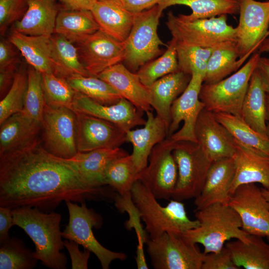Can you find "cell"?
Wrapping results in <instances>:
<instances>
[{
    "label": "cell",
    "mask_w": 269,
    "mask_h": 269,
    "mask_svg": "<svg viewBox=\"0 0 269 269\" xmlns=\"http://www.w3.org/2000/svg\"><path fill=\"white\" fill-rule=\"evenodd\" d=\"M104 187L88 183L70 159L49 152L39 138L0 156V206L34 207L50 212L63 201L113 198Z\"/></svg>",
    "instance_id": "obj_1"
},
{
    "label": "cell",
    "mask_w": 269,
    "mask_h": 269,
    "mask_svg": "<svg viewBox=\"0 0 269 269\" xmlns=\"http://www.w3.org/2000/svg\"><path fill=\"white\" fill-rule=\"evenodd\" d=\"M12 211L14 225L22 229L35 245V258L48 268L66 269L67 258L61 252L65 247L60 228L61 215L34 207H19Z\"/></svg>",
    "instance_id": "obj_2"
},
{
    "label": "cell",
    "mask_w": 269,
    "mask_h": 269,
    "mask_svg": "<svg viewBox=\"0 0 269 269\" xmlns=\"http://www.w3.org/2000/svg\"><path fill=\"white\" fill-rule=\"evenodd\" d=\"M195 216L200 225L179 235L190 243L201 244L204 254L219 252L231 239L251 241V235L242 229L239 215L228 204H212L195 210Z\"/></svg>",
    "instance_id": "obj_3"
},
{
    "label": "cell",
    "mask_w": 269,
    "mask_h": 269,
    "mask_svg": "<svg viewBox=\"0 0 269 269\" xmlns=\"http://www.w3.org/2000/svg\"><path fill=\"white\" fill-rule=\"evenodd\" d=\"M131 194L150 239H155L165 232L179 235L200 225L197 219L191 220L188 218L181 201L171 200L166 206H162L138 180L133 185Z\"/></svg>",
    "instance_id": "obj_4"
},
{
    "label": "cell",
    "mask_w": 269,
    "mask_h": 269,
    "mask_svg": "<svg viewBox=\"0 0 269 269\" xmlns=\"http://www.w3.org/2000/svg\"><path fill=\"white\" fill-rule=\"evenodd\" d=\"M261 57L255 53L241 68L224 79L203 83L199 99L205 109L212 113H225L241 117L243 102L252 75Z\"/></svg>",
    "instance_id": "obj_5"
},
{
    "label": "cell",
    "mask_w": 269,
    "mask_h": 269,
    "mask_svg": "<svg viewBox=\"0 0 269 269\" xmlns=\"http://www.w3.org/2000/svg\"><path fill=\"white\" fill-rule=\"evenodd\" d=\"M163 10L159 5L135 13L130 33L123 42L125 66L135 72L161 53L157 27Z\"/></svg>",
    "instance_id": "obj_6"
},
{
    "label": "cell",
    "mask_w": 269,
    "mask_h": 269,
    "mask_svg": "<svg viewBox=\"0 0 269 269\" xmlns=\"http://www.w3.org/2000/svg\"><path fill=\"white\" fill-rule=\"evenodd\" d=\"M227 15L191 19L187 15L167 14L166 25L177 41L204 48H213L228 40L236 41V27L227 23Z\"/></svg>",
    "instance_id": "obj_7"
},
{
    "label": "cell",
    "mask_w": 269,
    "mask_h": 269,
    "mask_svg": "<svg viewBox=\"0 0 269 269\" xmlns=\"http://www.w3.org/2000/svg\"><path fill=\"white\" fill-rule=\"evenodd\" d=\"M172 154L178 169V178L172 196L182 201L195 198L201 193L212 163L197 142L174 141Z\"/></svg>",
    "instance_id": "obj_8"
},
{
    "label": "cell",
    "mask_w": 269,
    "mask_h": 269,
    "mask_svg": "<svg viewBox=\"0 0 269 269\" xmlns=\"http://www.w3.org/2000/svg\"><path fill=\"white\" fill-rule=\"evenodd\" d=\"M65 202L69 218L68 225L62 232L63 238L74 241L82 245L84 249L94 253L103 269H109L114 260L126 259L125 254L107 249L95 237L93 228H99L102 224V219L100 215L88 208L85 202L81 203L80 205L70 201Z\"/></svg>",
    "instance_id": "obj_9"
},
{
    "label": "cell",
    "mask_w": 269,
    "mask_h": 269,
    "mask_svg": "<svg viewBox=\"0 0 269 269\" xmlns=\"http://www.w3.org/2000/svg\"><path fill=\"white\" fill-rule=\"evenodd\" d=\"M41 131L42 144L50 153L69 159L78 152L77 115L71 108L45 104Z\"/></svg>",
    "instance_id": "obj_10"
},
{
    "label": "cell",
    "mask_w": 269,
    "mask_h": 269,
    "mask_svg": "<svg viewBox=\"0 0 269 269\" xmlns=\"http://www.w3.org/2000/svg\"><path fill=\"white\" fill-rule=\"evenodd\" d=\"M145 243L154 269H201L205 254L180 235L165 232Z\"/></svg>",
    "instance_id": "obj_11"
},
{
    "label": "cell",
    "mask_w": 269,
    "mask_h": 269,
    "mask_svg": "<svg viewBox=\"0 0 269 269\" xmlns=\"http://www.w3.org/2000/svg\"><path fill=\"white\" fill-rule=\"evenodd\" d=\"M174 141L167 137L152 149L147 166L138 174V180L157 199L172 198L178 178L172 154Z\"/></svg>",
    "instance_id": "obj_12"
},
{
    "label": "cell",
    "mask_w": 269,
    "mask_h": 269,
    "mask_svg": "<svg viewBox=\"0 0 269 269\" xmlns=\"http://www.w3.org/2000/svg\"><path fill=\"white\" fill-rule=\"evenodd\" d=\"M236 43L241 65L267 37L269 30V0H239Z\"/></svg>",
    "instance_id": "obj_13"
},
{
    "label": "cell",
    "mask_w": 269,
    "mask_h": 269,
    "mask_svg": "<svg viewBox=\"0 0 269 269\" xmlns=\"http://www.w3.org/2000/svg\"><path fill=\"white\" fill-rule=\"evenodd\" d=\"M203 79L200 74L192 73L187 87L172 104L167 137L174 141L197 142L195 125L200 112L205 108L199 99Z\"/></svg>",
    "instance_id": "obj_14"
},
{
    "label": "cell",
    "mask_w": 269,
    "mask_h": 269,
    "mask_svg": "<svg viewBox=\"0 0 269 269\" xmlns=\"http://www.w3.org/2000/svg\"><path fill=\"white\" fill-rule=\"evenodd\" d=\"M228 204L239 215L244 231L250 235L269 236V202L255 183L239 186Z\"/></svg>",
    "instance_id": "obj_15"
},
{
    "label": "cell",
    "mask_w": 269,
    "mask_h": 269,
    "mask_svg": "<svg viewBox=\"0 0 269 269\" xmlns=\"http://www.w3.org/2000/svg\"><path fill=\"white\" fill-rule=\"evenodd\" d=\"M80 59L90 76L97 77L109 67L123 62V42L101 29L75 44Z\"/></svg>",
    "instance_id": "obj_16"
},
{
    "label": "cell",
    "mask_w": 269,
    "mask_h": 269,
    "mask_svg": "<svg viewBox=\"0 0 269 269\" xmlns=\"http://www.w3.org/2000/svg\"><path fill=\"white\" fill-rule=\"evenodd\" d=\"M76 113L78 152L120 147L127 142L126 132L116 124L92 115Z\"/></svg>",
    "instance_id": "obj_17"
},
{
    "label": "cell",
    "mask_w": 269,
    "mask_h": 269,
    "mask_svg": "<svg viewBox=\"0 0 269 269\" xmlns=\"http://www.w3.org/2000/svg\"><path fill=\"white\" fill-rule=\"evenodd\" d=\"M195 134L197 142L211 162L234 156L236 148L234 138L213 113L205 108L198 116Z\"/></svg>",
    "instance_id": "obj_18"
},
{
    "label": "cell",
    "mask_w": 269,
    "mask_h": 269,
    "mask_svg": "<svg viewBox=\"0 0 269 269\" xmlns=\"http://www.w3.org/2000/svg\"><path fill=\"white\" fill-rule=\"evenodd\" d=\"M75 112L92 115L114 123L126 132L138 126H144L143 113L132 103L121 98L111 105L101 104L76 92L71 108Z\"/></svg>",
    "instance_id": "obj_19"
},
{
    "label": "cell",
    "mask_w": 269,
    "mask_h": 269,
    "mask_svg": "<svg viewBox=\"0 0 269 269\" xmlns=\"http://www.w3.org/2000/svg\"><path fill=\"white\" fill-rule=\"evenodd\" d=\"M235 173L233 157L213 162L208 171L202 190L195 198V210L215 203L228 204Z\"/></svg>",
    "instance_id": "obj_20"
},
{
    "label": "cell",
    "mask_w": 269,
    "mask_h": 269,
    "mask_svg": "<svg viewBox=\"0 0 269 269\" xmlns=\"http://www.w3.org/2000/svg\"><path fill=\"white\" fill-rule=\"evenodd\" d=\"M146 112V120L143 127L126 132L127 142L133 145L131 154L137 171H142L147 165L153 148L167 137L168 129L165 123L153 112Z\"/></svg>",
    "instance_id": "obj_21"
},
{
    "label": "cell",
    "mask_w": 269,
    "mask_h": 269,
    "mask_svg": "<svg viewBox=\"0 0 269 269\" xmlns=\"http://www.w3.org/2000/svg\"><path fill=\"white\" fill-rule=\"evenodd\" d=\"M97 77L108 83L140 111L146 113L152 110L148 87L141 82L136 73L122 63L109 67Z\"/></svg>",
    "instance_id": "obj_22"
},
{
    "label": "cell",
    "mask_w": 269,
    "mask_h": 269,
    "mask_svg": "<svg viewBox=\"0 0 269 269\" xmlns=\"http://www.w3.org/2000/svg\"><path fill=\"white\" fill-rule=\"evenodd\" d=\"M235 142L236 148L233 157L235 173L230 196L239 186L249 183H259L269 190V156L250 150L236 140Z\"/></svg>",
    "instance_id": "obj_23"
},
{
    "label": "cell",
    "mask_w": 269,
    "mask_h": 269,
    "mask_svg": "<svg viewBox=\"0 0 269 269\" xmlns=\"http://www.w3.org/2000/svg\"><path fill=\"white\" fill-rule=\"evenodd\" d=\"M0 125V156L32 143L39 138L41 131V124L22 111L11 115Z\"/></svg>",
    "instance_id": "obj_24"
},
{
    "label": "cell",
    "mask_w": 269,
    "mask_h": 269,
    "mask_svg": "<svg viewBox=\"0 0 269 269\" xmlns=\"http://www.w3.org/2000/svg\"><path fill=\"white\" fill-rule=\"evenodd\" d=\"M91 11L100 29L120 41L126 40L135 13L129 11L121 0H97Z\"/></svg>",
    "instance_id": "obj_25"
},
{
    "label": "cell",
    "mask_w": 269,
    "mask_h": 269,
    "mask_svg": "<svg viewBox=\"0 0 269 269\" xmlns=\"http://www.w3.org/2000/svg\"><path fill=\"white\" fill-rule=\"evenodd\" d=\"M190 79V75L178 71L157 79L148 87L150 106L168 129L172 104L185 90Z\"/></svg>",
    "instance_id": "obj_26"
},
{
    "label": "cell",
    "mask_w": 269,
    "mask_h": 269,
    "mask_svg": "<svg viewBox=\"0 0 269 269\" xmlns=\"http://www.w3.org/2000/svg\"><path fill=\"white\" fill-rule=\"evenodd\" d=\"M128 154L124 149L101 148L88 152H78L69 158L75 164L83 179L96 187H104L105 173L110 163L114 159Z\"/></svg>",
    "instance_id": "obj_27"
},
{
    "label": "cell",
    "mask_w": 269,
    "mask_h": 269,
    "mask_svg": "<svg viewBox=\"0 0 269 269\" xmlns=\"http://www.w3.org/2000/svg\"><path fill=\"white\" fill-rule=\"evenodd\" d=\"M57 0H28L27 10L13 29L29 35L50 37L54 32L59 11Z\"/></svg>",
    "instance_id": "obj_28"
},
{
    "label": "cell",
    "mask_w": 269,
    "mask_h": 269,
    "mask_svg": "<svg viewBox=\"0 0 269 269\" xmlns=\"http://www.w3.org/2000/svg\"><path fill=\"white\" fill-rule=\"evenodd\" d=\"M50 37L26 35L13 29L8 39L17 48L29 65L43 73H53Z\"/></svg>",
    "instance_id": "obj_29"
},
{
    "label": "cell",
    "mask_w": 269,
    "mask_h": 269,
    "mask_svg": "<svg viewBox=\"0 0 269 269\" xmlns=\"http://www.w3.org/2000/svg\"><path fill=\"white\" fill-rule=\"evenodd\" d=\"M266 95L260 76L256 69L251 77L243 102L241 117L254 131L268 136Z\"/></svg>",
    "instance_id": "obj_30"
},
{
    "label": "cell",
    "mask_w": 269,
    "mask_h": 269,
    "mask_svg": "<svg viewBox=\"0 0 269 269\" xmlns=\"http://www.w3.org/2000/svg\"><path fill=\"white\" fill-rule=\"evenodd\" d=\"M100 29L90 10L59 9L54 33L60 34L74 44Z\"/></svg>",
    "instance_id": "obj_31"
},
{
    "label": "cell",
    "mask_w": 269,
    "mask_h": 269,
    "mask_svg": "<svg viewBox=\"0 0 269 269\" xmlns=\"http://www.w3.org/2000/svg\"><path fill=\"white\" fill-rule=\"evenodd\" d=\"M50 40L53 73L66 79L77 75L90 76L81 62L75 44L57 33H53Z\"/></svg>",
    "instance_id": "obj_32"
},
{
    "label": "cell",
    "mask_w": 269,
    "mask_h": 269,
    "mask_svg": "<svg viewBox=\"0 0 269 269\" xmlns=\"http://www.w3.org/2000/svg\"><path fill=\"white\" fill-rule=\"evenodd\" d=\"M225 246L240 269H269V244L262 237L251 235L249 243L237 239L226 243Z\"/></svg>",
    "instance_id": "obj_33"
},
{
    "label": "cell",
    "mask_w": 269,
    "mask_h": 269,
    "mask_svg": "<svg viewBox=\"0 0 269 269\" xmlns=\"http://www.w3.org/2000/svg\"><path fill=\"white\" fill-rule=\"evenodd\" d=\"M239 58V53L235 41H224L213 47L203 83H216L237 71L242 65Z\"/></svg>",
    "instance_id": "obj_34"
},
{
    "label": "cell",
    "mask_w": 269,
    "mask_h": 269,
    "mask_svg": "<svg viewBox=\"0 0 269 269\" xmlns=\"http://www.w3.org/2000/svg\"><path fill=\"white\" fill-rule=\"evenodd\" d=\"M212 113L240 144L250 150L269 156L268 136L254 131L240 116L225 113Z\"/></svg>",
    "instance_id": "obj_35"
},
{
    "label": "cell",
    "mask_w": 269,
    "mask_h": 269,
    "mask_svg": "<svg viewBox=\"0 0 269 269\" xmlns=\"http://www.w3.org/2000/svg\"><path fill=\"white\" fill-rule=\"evenodd\" d=\"M189 7L191 19L215 17L223 14H236L239 11V0H162L158 4L163 10L174 5Z\"/></svg>",
    "instance_id": "obj_36"
},
{
    "label": "cell",
    "mask_w": 269,
    "mask_h": 269,
    "mask_svg": "<svg viewBox=\"0 0 269 269\" xmlns=\"http://www.w3.org/2000/svg\"><path fill=\"white\" fill-rule=\"evenodd\" d=\"M137 171L131 154L118 157L108 166L105 183L115 189L122 197L131 195V190L138 180Z\"/></svg>",
    "instance_id": "obj_37"
},
{
    "label": "cell",
    "mask_w": 269,
    "mask_h": 269,
    "mask_svg": "<svg viewBox=\"0 0 269 269\" xmlns=\"http://www.w3.org/2000/svg\"><path fill=\"white\" fill-rule=\"evenodd\" d=\"M66 80L76 92L104 105L114 104L122 98L111 86L98 77L77 75Z\"/></svg>",
    "instance_id": "obj_38"
},
{
    "label": "cell",
    "mask_w": 269,
    "mask_h": 269,
    "mask_svg": "<svg viewBox=\"0 0 269 269\" xmlns=\"http://www.w3.org/2000/svg\"><path fill=\"white\" fill-rule=\"evenodd\" d=\"M176 40L172 38L166 51L156 59L141 66L136 73L147 87L157 79L179 70L176 49Z\"/></svg>",
    "instance_id": "obj_39"
},
{
    "label": "cell",
    "mask_w": 269,
    "mask_h": 269,
    "mask_svg": "<svg viewBox=\"0 0 269 269\" xmlns=\"http://www.w3.org/2000/svg\"><path fill=\"white\" fill-rule=\"evenodd\" d=\"M37 261L34 252L19 239L12 237L0 244V269H31Z\"/></svg>",
    "instance_id": "obj_40"
},
{
    "label": "cell",
    "mask_w": 269,
    "mask_h": 269,
    "mask_svg": "<svg viewBox=\"0 0 269 269\" xmlns=\"http://www.w3.org/2000/svg\"><path fill=\"white\" fill-rule=\"evenodd\" d=\"M176 49L179 70L190 76L193 73H198L204 78L213 48H204L176 41Z\"/></svg>",
    "instance_id": "obj_41"
},
{
    "label": "cell",
    "mask_w": 269,
    "mask_h": 269,
    "mask_svg": "<svg viewBox=\"0 0 269 269\" xmlns=\"http://www.w3.org/2000/svg\"><path fill=\"white\" fill-rule=\"evenodd\" d=\"M27 84V69L21 66L16 72L11 87L0 102V124L23 110Z\"/></svg>",
    "instance_id": "obj_42"
},
{
    "label": "cell",
    "mask_w": 269,
    "mask_h": 269,
    "mask_svg": "<svg viewBox=\"0 0 269 269\" xmlns=\"http://www.w3.org/2000/svg\"><path fill=\"white\" fill-rule=\"evenodd\" d=\"M27 75V87L22 112L41 124L46 104L42 88V73L28 65Z\"/></svg>",
    "instance_id": "obj_43"
},
{
    "label": "cell",
    "mask_w": 269,
    "mask_h": 269,
    "mask_svg": "<svg viewBox=\"0 0 269 269\" xmlns=\"http://www.w3.org/2000/svg\"><path fill=\"white\" fill-rule=\"evenodd\" d=\"M42 83L46 104L71 108L76 92L66 79L53 73H43Z\"/></svg>",
    "instance_id": "obj_44"
},
{
    "label": "cell",
    "mask_w": 269,
    "mask_h": 269,
    "mask_svg": "<svg viewBox=\"0 0 269 269\" xmlns=\"http://www.w3.org/2000/svg\"><path fill=\"white\" fill-rule=\"evenodd\" d=\"M28 0H0V32L4 35L11 24L20 20L26 13Z\"/></svg>",
    "instance_id": "obj_45"
},
{
    "label": "cell",
    "mask_w": 269,
    "mask_h": 269,
    "mask_svg": "<svg viewBox=\"0 0 269 269\" xmlns=\"http://www.w3.org/2000/svg\"><path fill=\"white\" fill-rule=\"evenodd\" d=\"M201 269H240L230 250L225 246L218 252L205 254Z\"/></svg>",
    "instance_id": "obj_46"
},
{
    "label": "cell",
    "mask_w": 269,
    "mask_h": 269,
    "mask_svg": "<svg viewBox=\"0 0 269 269\" xmlns=\"http://www.w3.org/2000/svg\"><path fill=\"white\" fill-rule=\"evenodd\" d=\"M18 49L9 41L2 39L0 42V69L17 68L20 62Z\"/></svg>",
    "instance_id": "obj_47"
},
{
    "label": "cell",
    "mask_w": 269,
    "mask_h": 269,
    "mask_svg": "<svg viewBox=\"0 0 269 269\" xmlns=\"http://www.w3.org/2000/svg\"><path fill=\"white\" fill-rule=\"evenodd\" d=\"M64 245L70 255L72 269H87L91 252L87 249H84L83 252L81 251L79 244L71 240H65Z\"/></svg>",
    "instance_id": "obj_48"
},
{
    "label": "cell",
    "mask_w": 269,
    "mask_h": 269,
    "mask_svg": "<svg viewBox=\"0 0 269 269\" xmlns=\"http://www.w3.org/2000/svg\"><path fill=\"white\" fill-rule=\"evenodd\" d=\"M13 225L12 209L0 206V244L10 238L9 230Z\"/></svg>",
    "instance_id": "obj_49"
},
{
    "label": "cell",
    "mask_w": 269,
    "mask_h": 269,
    "mask_svg": "<svg viewBox=\"0 0 269 269\" xmlns=\"http://www.w3.org/2000/svg\"><path fill=\"white\" fill-rule=\"evenodd\" d=\"M17 68L0 69V96L2 99L11 87Z\"/></svg>",
    "instance_id": "obj_50"
},
{
    "label": "cell",
    "mask_w": 269,
    "mask_h": 269,
    "mask_svg": "<svg viewBox=\"0 0 269 269\" xmlns=\"http://www.w3.org/2000/svg\"><path fill=\"white\" fill-rule=\"evenodd\" d=\"M125 7L130 12L137 13L158 5L162 0H121Z\"/></svg>",
    "instance_id": "obj_51"
},
{
    "label": "cell",
    "mask_w": 269,
    "mask_h": 269,
    "mask_svg": "<svg viewBox=\"0 0 269 269\" xmlns=\"http://www.w3.org/2000/svg\"><path fill=\"white\" fill-rule=\"evenodd\" d=\"M267 94L269 95V57H261L256 68Z\"/></svg>",
    "instance_id": "obj_52"
},
{
    "label": "cell",
    "mask_w": 269,
    "mask_h": 269,
    "mask_svg": "<svg viewBox=\"0 0 269 269\" xmlns=\"http://www.w3.org/2000/svg\"><path fill=\"white\" fill-rule=\"evenodd\" d=\"M65 8L73 10H91L97 0H58Z\"/></svg>",
    "instance_id": "obj_53"
},
{
    "label": "cell",
    "mask_w": 269,
    "mask_h": 269,
    "mask_svg": "<svg viewBox=\"0 0 269 269\" xmlns=\"http://www.w3.org/2000/svg\"><path fill=\"white\" fill-rule=\"evenodd\" d=\"M260 53L269 52V35H268L262 42L258 48Z\"/></svg>",
    "instance_id": "obj_54"
},
{
    "label": "cell",
    "mask_w": 269,
    "mask_h": 269,
    "mask_svg": "<svg viewBox=\"0 0 269 269\" xmlns=\"http://www.w3.org/2000/svg\"><path fill=\"white\" fill-rule=\"evenodd\" d=\"M267 120L269 121V95H266Z\"/></svg>",
    "instance_id": "obj_55"
},
{
    "label": "cell",
    "mask_w": 269,
    "mask_h": 269,
    "mask_svg": "<svg viewBox=\"0 0 269 269\" xmlns=\"http://www.w3.org/2000/svg\"><path fill=\"white\" fill-rule=\"evenodd\" d=\"M261 190L263 195L269 202V190L264 188H261Z\"/></svg>",
    "instance_id": "obj_56"
},
{
    "label": "cell",
    "mask_w": 269,
    "mask_h": 269,
    "mask_svg": "<svg viewBox=\"0 0 269 269\" xmlns=\"http://www.w3.org/2000/svg\"><path fill=\"white\" fill-rule=\"evenodd\" d=\"M267 135L269 139V123L267 124Z\"/></svg>",
    "instance_id": "obj_57"
},
{
    "label": "cell",
    "mask_w": 269,
    "mask_h": 269,
    "mask_svg": "<svg viewBox=\"0 0 269 269\" xmlns=\"http://www.w3.org/2000/svg\"><path fill=\"white\" fill-rule=\"evenodd\" d=\"M267 238L268 240V241H269V236L267 237Z\"/></svg>",
    "instance_id": "obj_58"
},
{
    "label": "cell",
    "mask_w": 269,
    "mask_h": 269,
    "mask_svg": "<svg viewBox=\"0 0 269 269\" xmlns=\"http://www.w3.org/2000/svg\"><path fill=\"white\" fill-rule=\"evenodd\" d=\"M268 35H269V31H268V34H267V36H268Z\"/></svg>",
    "instance_id": "obj_59"
}]
</instances>
